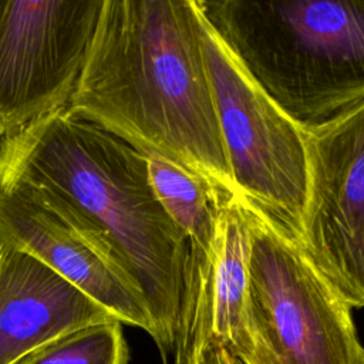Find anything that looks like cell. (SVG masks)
<instances>
[{
    "mask_svg": "<svg viewBox=\"0 0 364 364\" xmlns=\"http://www.w3.org/2000/svg\"><path fill=\"white\" fill-rule=\"evenodd\" d=\"M0 188L36 195L104 253L141 291L156 346L172 351L189 239L156 196L144 154L65 108L0 139Z\"/></svg>",
    "mask_w": 364,
    "mask_h": 364,
    "instance_id": "cell-1",
    "label": "cell"
},
{
    "mask_svg": "<svg viewBox=\"0 0 364 364\" xmlns=\"http://www.w3.org/2000/svg\"><path fill=\"white\" fill-rule=\"evenodd\" d=\"M68 111L145 156L242 199L206 71L195 0H104Z\"/></svg>",
    "mask_w": 364,
    "mask_h": 364,
    "instance_id": "cell-2",
    "label": "cell"
},
{
    "mask_svg": "<svg viewBox=\"0 0 364 364\" xmlns=\"http://www.w3.org/2000/svg\"><path fill=\"white\" fill-rule=\"evenodd\" d=\"M246 73L303 129L364 101V0H195Z\"/></svg>",
    "mask_w": 364,
    "mask_h": 364,
    "instance_id": "cell-3",
    "label": "cell"
},
{
    "mask_svg": "<svg viewBox=\"0 0 364 364\" xmlns=\"http://www.w3.org/2000/svg\"><path fill=\"white\" fill-rule=\"evenodd\" d=\"M249 347L242 364H364L351 307L300 249L247 205Z\"/></svg>",
    "mask_w": 364,
    "mask_h": 364,
    "instance_id": "cell-4",
    "label": "cell"
},
{
    "mask_svg": "<svg viewBox=\"0 0 364 364\" xmlns=\"http://www.w3.org/2000/svg\"><path fill=\"white\" fill-rule=\"evenodd\" d=\"M200 41L236 191L299 242L307 189L303 128L257 85L202 16Z\"/></svg>",
    "mask_w": 364,
    "mask_h": 364,
    "instance_id": "cell-5",
    "label": "cell"
},
{
    "mask_svg": "<svg viewBox=\"0 0 364 364\" xmlns=\"http://www.w3.org/2000/svg\"><path fill=\"white\" fill-rule=\"evenodd\" d=\"M104 0H0V138L68 108Z\"/></svg>",
    "mask_w": 364,
    "mask_h": 364,
    "instance_id": "cell-6",
    "label": "cell"
},
{
    "mask_svg": "<svg viewBox=\"0 0 364 364\" xmlns=\"http://www.w3.org/2000/svg\"><path fill=\"white\" fill-rule=\"evenodd\" d=\"M303 134L307 189L297 243L351 309H364V101Z\"/></svg>",
    "mask_w": 364,
    "mask_h": 364,
    "instance_id": "cell-7",
    "label": "cell"
},
{
    "mask_svg": "<svg viewBox=\"0 0 364 364\" xmlns=\"http://www.w3.org/2000/svg\"><path fill=\"white\" fill-rule=\"evenodd\" d=\"M0 243L33 256L118 321L154 337V323L141 291L77 228L36 195L21 188H0Z\"/></svg>",
    "mask_w": 364,
    "mask_h": 364,
    "instance_id": "cell-8",
    "label": "cell"
},
{
    "mask_svg": "<svg viewBox=\"0 0 364 364\" xmlns=\"http://www.w3.org/2000/svg\"><path fill=\"white\" fill-rule=\"evenodd\" d=\"M112 320L54 270L0 243V364H16L61 336Z\"/></svg>",
    "mask_w": 364,
    "mask_h": 364,
    "instance_id": "cell-9",
    "label": "cell"
},
{
    "mask_svg": "<svg viewBox=\"0 0 364 364\" xmlns=\"http://www.w3.org/2000/svg\"><path fill=\"white\" fill-rule=\"evenodd\" d=\"M250 245L247 203L235 199L223 208L220 243L203 297L172 348L175 364H199L212 346L226 348L237 360L246 354Z\"/></svg>",
    "mask_w": 364,
    "mask_h": 364,
    "instance_id": "cell-10",
    "label": "cell"
},
{
    "mask_svg": "<svg viewBox=\"0 0 364 364\" xmlns=\"http://www.w3.org/2000/svg\"><path fill=\"white\" fill-rule=\"evenodd\" d=\"M146 161L156 196L189 239L191 259L212 260L220 242L223 208L232 200L168 161L156 156H146Z\"/></svg>",
    "mask_w": 364,
    "mask_h": 364,
    "instance_id": "cell-11",
    "label": "cell"
},
{
    "mask_svg": "<svg viewBox=\"0 0 364 364\" xmlns=\"http://www.w3.org/2000/svg\"><path fill=\"white\" fill-rule=\"evenodd\" d=\"M16 364H128V347L118 320L61 336Z\"/></svg>",
    "mask_w": 364,
    "mask_h": 364,
    "instance_id": "cell-12",
    "label": "cell"
},
{
    "mask_svg": "<svg viewBox=\"0 0 364 364\" xmlns=\"http://www.w3.org/2000/svg\"><path fill=\"white\" fill-rule=\"evenodd\" d=\"M199 364H242V363L226 348L212 346L205 351Z\"/></svg>",
    "mask_w": 364,
    "mask_h": 364,
    "instance_id": "cell-13",
    "label": "cell"
}]
</instances>
